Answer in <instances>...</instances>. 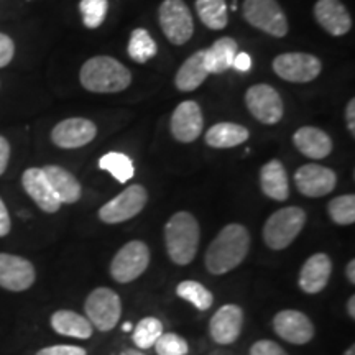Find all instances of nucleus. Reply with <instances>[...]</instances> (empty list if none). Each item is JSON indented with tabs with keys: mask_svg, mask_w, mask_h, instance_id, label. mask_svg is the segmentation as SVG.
<instances>
[{
	"mask_svg": "<svg viewBox=\"0 0 355 355\" xmlns=\"http://www.w3.org/2000/svg\"><path fill=\"white\" fill-rule=\"evenodd\" d=\"M250 250V234L242 224H229L217 234L206 252V268L212 275L232 272Z\"/></svg>",
	"mask_w": 355,
	"mask_h": 355,
	"instance_id": "obj_1",
	"label": "nucleus"
},
{
	"mask_svg": "<svg viewBox=\"0 0 355 355\" xmlns=\"http://www.w3.org/2000/svg\"><path fill=\"white\" fill-rule=\"evenodd\" d=\"M79 79L86 91L109 94V92L125 91L132 83V74L125 64L115 58L96 56L83 64Z\"/></svg>",
	"mask_w": 355,
	"mask_h": 355,
	"instance_id": "obj_2",
	"label": "nucleus"
},
{
	"mask_svg": "<svg viewBox=\"0 0 355 355\" xmlns=\"http://www.w3.org/2000/svg\"><path fill=\"white\" fill-rule=\"evenodd\" d=\"M201 229L196 217L186 211L176 212L165 225V245L173 263L188 265L198 254Z\"/></svg>",
	"mask_w": 355,
	"mask_h": 355,
	"instance_id": "obj_3",
	"label": "nucleus"
},
{
	"mask_svg": "<svg viewBox=\"0 0 355 355\" xmlns=\"http://www.w3.org/2000/svg\"><path fill=\"white\" fill-rule=\"evenodd\" d=\"M306 219L304 209L296 206L283 207L273 212L265 222L263 227V241L266 247L272 250H283L295 242L301 230H303Z\"/></svg>",
	"mask_w": 355,
	"mask_h": 355,
	"instance_id": "obj_4",
	"label": "nucleus"
},
{
	"mask_svg": "<svg viewBox=\"0 0 355 355\" xmlns=\"http://www.w3.org/2000/svg\"><path fill=\"white\" fill-rule=\"evenodd\" d=\"M86 318L94 329L112 331L122 316V301L110 288H96L84 303Z\"/></svg>",
	"mask_w": 355,
	"mask_h": 355,
	"instance_id": "obj_5",
	"label": "nucleus"
},
{
	"mask_svg": "<svg viewBox=\"0 0 355 355\" xmlns=\"http://www.w3.org/2000/svg\"><path fill=\"white\" fill-rule=\"evenodd\" d=\"M243 19L275 38L288 33L286 15L277 0H243Z\"/></svg>",
	"mask_w": 355,
	"mask_h": 355,
	"instance_id": "obj_6",
	"label": "nucleus"
},
{
	"mask_svg": "<svg viewBox=\"0 0 355 355\" xmlns=\"http://www.w3.org/2000/svg\"><path fill=\"white\" fill-rule=\"evenodd\" d=\"M159 26L173 44L181 46L194 33V21L184 0H165L158 10Z\"/></svg>",
	"mask_w": 355,
	"mask_h": 355,
	"instance_id": "obj_7",
	"label": "nucleus"
},
{
	"mask_svg": "<svg viewBox=\"0 0 355 355\" xmlns=\"http://www.w3.org/2000/svg\"><path fill=\"white\" fill-rule=\"evenodd\" d=\"M148 263V245L141 241H132L115 254L110 263V275L117 283H130L145 273Z\"/></svg>",
	"mask_w": 355,
	"mask_h": 355,
	"instance_id": "obj_8",
	"label": "nucleus"
},
{
	"mask_svg": "<svg viewBox=\"0 0 355 355\" xmlns=\"http://www.w3.org/2000/svg\"><path fill=\"white\" fill-rule=\"evenodd\" d=\"M148 201V193L141 184H132L99 209V219L105 224H121L139 216Z\"/></svg>",
	"mask_w": 355,
	"mask_h": 355,
	"instance_id": "obj_9",
	"label": "nucleus"
},
{
	"mask_svg": "<svg viewBox=\"0 0 355 355\" xmlns=\"http://www.w3.org/2000/svg\"><path fill=\"white\" fill-rule=\"evenodd\" d=\"M245 104L257 121L265 125H275L283 119L285 105L282 96L268 84H255L247 91Z\"/></svg>",
	"mask_w": 355,
	"mask_h": 355,
	"instance_id": "obj_10",
	"label": "nucleus"
},
{
	"mask_svg": "<svg viewBox=\"0 0 355 355\" xmlns=\"http://www.w3.org/2000/svg\"><path fill=\"white\" fill-rule=\"evenodd\" d=\"M273 71L285 81L309 83L321 74L322 63L309 53H283L273 60Z\"/></svg>",
	"mask_w": 355,
	"mask_h": 355,
	"instance_id": "obj_11",
	"label": "nucleus"
},
{
	"mask_svg": "<svg viewBox=\"0 0 355 355\" xmlns=\"http://www.w3.org/2000/svg\"><path fill=\"white\" fill-rule=\"evenodd\" d=\"M37 272L30 260L12 254H0V288L8 291H26L33 286Z\"/></svg>",
	"mask_w": 355,
	"mask_h": 355,
	"instance_id": "obj_12",
	"label": "nucleus"
},
{
	"mask_svg": "<svg viewBox=\"0 0 355 355\" xmlns=\"http://www.w3.org/2000/svg\"><path fill=\"white\" fill-rule=\"evenodd\" d=\"M296 188L303 196L322 198L334 191L337 184V175L331 168L314 165H303L295 173Z\"/></svg>",
	"mask_w": 355,
	"mask_h": 355,
	"instance_id": "obj_13",
	"label": "nucleus"
},
{
	"mask_svg": "<svg viewBox=\"0 0 355 355\" xmlns=\"http://www.w3.org/2000/svg\"><path fill=\"white\" fill-rule=\"evenodd\" d=\"M97 135V127L94 122L87 119L73 117L60 122L51 130V141L60 148H81L91 144Z\"/></svg>",
	"mask_w": 355,
	"mask_h": 355,
	"instance_id": "obj_14",
	"label": "nucleus"
},
{
	"mask_svg": "<svg viewBox=\"0 0 355 355\" xmlns=\"http://www.w3.org/2000/svg\"><path fill=\"white\" fill-rule=\"evenodd\" d=\"M273 329L290 344H308L314 337V326L304 313L296 309L279 311L273 318Z\"/></svg>",
	"mask_w": 355,
	"mask_h": 355,
	"instance_id": "obj_15",
	"label": "nucleus"
},
{
	"mask_svg": "<svg viewBox=\"0 0 355 355\" xmlns=\"http://www.w3.org/2000/svg\"><path fill=\"white\" fill-rule=\"evenodd\" d=\"M204 117L198 102L184 101L171 115V133L181 144H191L202 133Z\"/></svg>",
	"mask_w": 355,
	"mask_h": 355,
	"instance_id": "obj_16",
	"label": "nucleus"
},
{
	"mask_svg": "<svg viewBox=\"0 0 355 355\" xmlns=\"http://www.w3.org/2000/svg\"><path fill=\"white\" fill-rule=\"evenodd\" d=\"M243 327V311L237 304H224L217 309L209 322L212 340L217 344H234L241 337Z\"/></svg>",
	"mask_w": 355,
	"mask_h": 355,
	"instance_id": "obj_17",
	"label": "nucleus"
},
{
	"mask_svg": "<svg viewBox=\"0 0 355 355\" xmlns=\"http://www.w3.org/2000/svg\"><path fill=\"white\" fill-rule=\"evenodd\" d=\"M21 184H24L25 193L33 199L35 204L48 214H55L60 211L61 202L58 201L56 194L53 193L50 183L42 168H28L21 176Z\"/></svg>",
	"mask_w": 355,
	"mask_h": 355,
	"instance_id": "obj_18",
	"label": "nucleus"
},
{
	"mask_svg": "<svg viewBox=\"0 0 355 355\" xmlns=\"http://www.w3.org/2000/svg\"><path fill=\"white\" fill-rule=\"evenodd\" d=\"M318 24L334 37H343L352 28V19L340 0H318L314 6Z\"/></svg>",
	"mask_w": 355,
	"mask_h": 355,
	"instance_id": "obj_19",
	"label": "nucleus"
},
{
	"mask_svg": "<svg viewBox=\"0 0 355 355\" xmlns=\"http://www.w3.org/2000/svg\"><path fill=\"white\" fill-rule=\"evenodd\" d=\"M332 261L326 254H314L304 261L300 272V288L308 295L321 293L329 283Z\"/></svg>",
	"mask_w": 355,
	"mask_h": 355,
	"instance_id": "obj_20",
	"label": "nucleus"
},
{
	"mask_svg": "<svg viewBox=\"0 0 355 355\" xmlns=\"http://www.w3.org/2000/svg\"><path fill=\"white\" fill-rule=\"evenodd\" d=\"M293 144L304 157L322 159L332 152V140L326 132L318 127H301L293 135Z\"/></svg>",
	"mask_w": 355,
	"mask_h": 355,
	"instance_id": "obj_21",
	"label": "nucleus"
},
{
	"mask_svg": "<svg viewBox=\"0 0 355 355\" xmlns=\"http://www.w3.org/2000/svg\"><path fill=\"white\" fill-rule=\"evenodd\" d=\"M42 170L51 186L53 193L56 194L58 201L61 204H74L81 199V184H79L76 176L71 175L68 170L58 165H48L42 168Z\"/></svg>",
	"mask_w": 355,
	"mask_h": 355,
	"instance_id": "obj_22",
	"label": "nucleus"
},
{
	"mask_svg": "<svg viewBox=\"0 0 355 355\" xmlns=\"http://www.w3.org/2000/svg\"><path fill=\"white\" fill-rule=\"evenodd\" d=\"M260 186L265 196L275 201H286L290 196V186H288L286 170L279 159H272L261 166Z\"/></svg>",
	"mask_w": 355,
	"mask_h": 355,
	"instance_id": "obj_23",
	"label": "nucleus"
},
{
	"mask_svg": "<svg viewBox=\"0 0 355 355\" xmlns=\"http://www.w3.org/2000/svg\"><path fill=\"white\" fill-rule=\"evenodd\" d=\"M51 327L58 334L74 337V339H89L94 332V327L86 316L69 309H60L53 313Z\"/></svg>",
	"mask_w": 355,
	"mask_h": 355,
	"instance_id": "obj_24",
	"label": "nucleus"
},
{
	"mask_svg": "<svg viewBox=\"0 0 355 355\" xmlns=\"http://www.w3.org/2000/svg\"><path fill=\"white\" fill-rule=\"evenodd\" d=\"M239 46L237 42L230 37L219 38L211 48L204 50V66H206L209 74H222L225 73L230 66L235 55H237Z\"/></svg>",
	"mask_w": 355,
	"mask_h": 355,
	"instance_id": "obj_25",
	"label": "nucleus"
},
{
	"mask_svg": "<svg viewBox=\"0 0 355 355\" xmlns=\"http://www.w3.org/2000/svg\"><path fill=\"white\" fill-rule=\"evenodd\" d=\"M207 76H209V73L204 66V50H199L181 64V68L176 73L175 84L180 91L191 92L196 91L206 81Z\"/></svg>",
	"mask_w": 355,
	"mask_h": 355,
	"instance_id": "obj_26",
	"label": "nucleus"
},
{
	"mask_svg": "<svg viewBox=\"0 0 355 355\" xmlns=\"http://www.w3.org/2000/svg\"><path fill=\"white\" fill-rule=\"evenodd\" d=\"M250 133L243 125L232 122H220L206 132V144L212 148H234L245 144Z\"/></svg>",
	"mask_w": 355,
	"mask_h": 355,
	"instance_id": "obj_27",
	"label": "nucleus"
},
{
	"mask_svg": "<svg viewBox=\"0 0 355 355\" xmlns=\"http://www.w3.org/2000/svg\"><path fill=\"white\" fill-rule=\"evenodd\" d=\"M196 12L207 28L222 30L227 25V3L225 0H196Z\"/></svg>",
	"mask_w": 355,
	"mask_h": 355,
	"instance_id": "obj_28",
	"label": "nucleus"
},
{
	"mask_svg": "<svg viewBox=\"0 0 355 355\" xmlns=\"http://www.w3.org/2000/svg\"><path fill=\"white\" fill-rule=\"evenodd\" d=\"M99 168L110 173L119 183H127V181H130L133 175H135V166H133L132 159L128 158L125 153L119 152L105 153L104 157L99 159Z\"/></svg>",
	"mask_w": 355,
	"mask_h": 355,
	"instance_id": "obj_29",
	"label": "nucleus"
},
{
	"mask_svg": "<svg viewBox=\"0 0 355 355\" xmlns=\"http://www.w3.org/2000/svg\"><path fill=\"white\" fill-rule=\"evenodd\" d=\"M128 56L137 63H146L157 56V43L145 28H135L128 42Z\"/></svg>",
	"mask_w": 355,
	"mask_h": 355,
	"instance_id": "obj_30",
	"label": "nucleus"
},
{
	"mask_svg": "<svg viewBox=\"0 0 355 355\" xmlns=\"http://www.w3.org/2000/svg\"><path fill=\"white\" fill-rule=\"evenodd\" d=\"M176 295L180 296L181 300L196 306L199 311H207L212 306V303H214L212 293L207 290L206 286L201 285V283L193 282V279L181 282L180 285L176 286Z\"/></svg>",
	"mask_w": 355,
	"mask_h": 355,
	"instance_id": "obj_31",
	"label": "nucleus"
},
{
	"mask_svg": "<svg viewBox=\"0 0 355 355\" xmlns=\"http://www.w3.org/2000/svg\"><path fill=\"white\" fill-rule=\"evenodd\" d=\"M163 334V322L159 319L148 316L144 318L133 329V344L139 349H152L158 337Z\"/></svg>",
	"mask_w": 355,
	"mask_h": 355,
	"instance_id": "obj_32",
	"label": "nucleus"
},
{
	"mask_svg": "<svg viewBox=\"0 0 355 355\" xmlns=\"http://www.w3.org/2000/svg\"><path fill=\"white\" fill-rule=\"evenodd\" d=\"M332 222L339 225H350L355 222V196L354 194H344V196L334 198L327 206Z\"/></svg>",
	"mask_w": 355,
	"mask_h": 355,
	"instance_id": "obj_33",
	"label": "nucleus"
},
{
	"mask_svg": "<svg viewBox=\"0 0 355 355\" xmlns=\"http://www.w3.org/2000/svg\"><path fill=\"white\" fill-rule=\"evenodd\" d=\"M79 10H81L84 25L87 28H97L107 15L109 0H81Z\"/></svg>",
	"mask_w": 355,
	"mask_h": 355,
	"instance_id": "obj_34",
	"label": "nucleus"
},
{
	"mask_svg": "<svg viewBox=\"0 0 355 355\" xmlns=\"http://www.w3.org/2000/svg\"><path fill=\"white\" fill-rule=\"evenodd\" d=\"M158 355H188L189 345L175 332H163L153 345Z\"/></svg>",
	"mask_w": 355,
	"mask_h": 355,
	"instance_id": "obj_35",
	"label": "nucleus"
},
{
	"mask_svg": "<svg viewBox=\"0 0 355 355\" xmlns=\"http://www.w3.org/2000/svg\"><path fill=\"white\" fill-rule=\"evenodd\" d=\"M250 355H288V354L283 350V347H279L277 343L263 339L252 345Z\"/></svg>",
	"mask_w": 355,
	"mask_h": 355,
	"instance_id": "obj_36",
	"label": "nucleus"
},
{
	"mask_svg": "<svg viewBox=\"0 0 355 355\" xmlns=\"http://www.w3.org/2000/svg\"><path fill=\"white\" fill-rule=\"evenodd\" d=\"M37 355H87V352L79 345H50L38 350Z\"/></svg>",
	"mask_w": 355,
	"mask_h": 355,
	"instance_id": "obj_37",
	"label": "nucleus"
},
{
	"mask_svg": "<svg viewBox=\"0 0 355 355\" xmlns=\"http://www.w3.org/2000/svg\"><path fill=\"white\" fill-rule=\"evenodd\" d=\"M15 55V44H13L12 38L6 33H0V68H6L10 64Z\"/></svg>",
	"mask_w": 355,
	"mask_h": 355,
	"instance_id": "obj_38",
	"label": "nucleus"
},
{
	"mask_svg": "<svg viewBox=\"0 0 355 355\" xmlns=\"http://www.w3.org/2000/svg\"><path fill=\"white\" fill-rule=\"evenodd\" d=\"M12 222H10V214H8V209L6 202L0 198V237H6L10 232Z\"/></svg>",
	"mask_w": 355,
	"mask_h": 355,
	"instance_id": "obj_39",
	"label": "nucleus"
},
{
	"mask_svg": "<svg viewBox=\"0 0 355 355\" xmlns=\"http://www.w3.org/2000/svg\"><path fill=\"white\" fill-rule=\"evenodd\" d=\"M8 159H10V144L6 137L0 135V176L7 170Z\"/></svg>",
	"mask_w": 355,
	"mask_h": 355,
	"instance_id": "obj_40",
	"label": "nucleus"
},
{
	"mask_svg": "<svg viewBox=\"0 0 355 355\" xmlns=\"http://www.w3.org/2000/svg\"><path fill=\"white\" fill-rule=\"evenodd\" d=\"M232 66L237 71H242V73H245L252 68V58L247 55V53H237L232 61Z\"/></svg>",
	"mask_w": 355,
	"mask_h": 355,
	"instance_id": "obj_41",
	"label": "nucleus"
},
{
	"mask_svg": "<svg viewBox=\"0 0 355 355\" xmlns=\"http://www.w3.org/2000/svg\"><path fill=\"white\" fill-rule=\"evenodd\" d=\"M345 122H347V128L352 135H355V101L350 99L347 107H345Z\"/></svg>",
	"mask_w": 355,
	"mask_h": 355,
	"instance_id": "obj_42",
	"label": "nucleus"
},
{
	"mask_svg": "<svg viewBox=\"0 0 355 355\" xmlns=\"http://www.w3.org/2000/svg\"><path fill=\"white\" fill-rule=\"evenodd\" d=\"M345 275H347L349 282L354 285L355 283V261L354 260H350L347 266H345Z\"/></svg>",
	"mask_w": 355,
	"mask_h": 355,
	"instance_id": "obj_43",
	"label": "nucleus"
},
{
	"mask_svg": "<svg viewBox=\"0 0 355 355\" xmlns=\"http://www.w3.org/2000/svg\"><path fill=\"white\" fill-rule=\"evenodd\" d=\"M347 313L350 319H355V296H350L347 301Z\"/></svg>",
	"mask_w": 355,
	"mask_h": 355,
	"instance_id": "obj_44",
	"label": "nucleus"
},
{
	"mask_svg": "<svg viewBox=\"0 0 355 355\" xmlns=\"http://www.w3.org/2000/svg\"><path fill=\"white\" fill-rule=\"evenodd\" d=\"M121 355H145V354L139 352V350H132V349H127V350H123V352H122Z\"/></svg>",
	"mask_w": 355,
	"mask_h": 355,
	"instance_id": "obj_45",
	"label": "nucleus"
},
{
	"mask_svg": "<svg viewBox=\"0 0 355 355\" xmlns=\"http://www.w3.org/2000/svg\"><path fill=\"white\" fill-rule=\"evenodd\" d=\"M344 355H355V345H350V347L344 352Z\"/></svg>",
	"mask_w": 355,
	"mask_h": 355,
	"instance_id": "obj_46",
	"label": "nucleus"
},
{
	"mask_svg": "<svg viewBox=\"0 0 355 355\" xmlns=\"http://www.w3.org/2000/svg\"><path fill=\"white\" fill-rule=\"evenodd\" d=\"M122 329L125 331V332L130 331V329H132V324H130V322H125V324H123V326H122Z\"/></svg>",
	"mask_w": 355,
	"mask_h": 355,
	"instance_id": "obj_47",
	"label": "nucleus"
}]
</instances>
